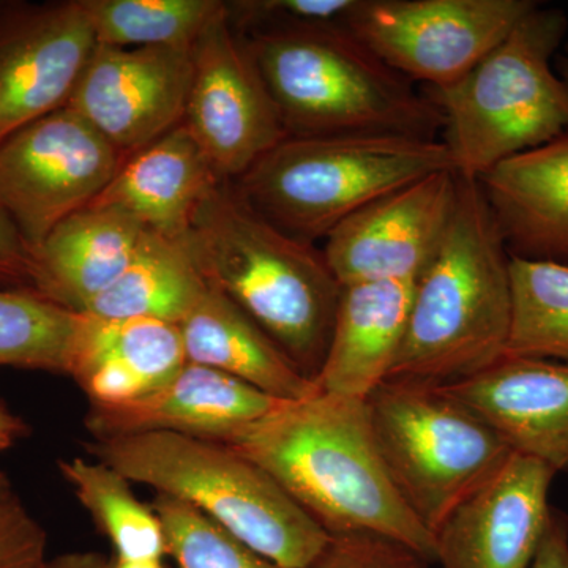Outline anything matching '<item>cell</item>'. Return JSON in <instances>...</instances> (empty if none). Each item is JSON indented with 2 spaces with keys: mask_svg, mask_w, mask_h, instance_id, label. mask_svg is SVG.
I'll return each instance as SVG.
<instances>
[{
  "mask_svg": "<svg viewBox=\"0 0 568 568\" xmlns=\"http://www.w3.org/2000/svg\"><path fill=\"white\" fill-rule=\"evenodd\" d=\"M414 283L343 286L331 342L315 387L321 394L365 402L386 383L405 336Z\"/></svg>",
  "mask_w": 568,
  "mask_h": 568,
  "instance_id": "cell-21",
  "label": "cell"
},
{
  "mask_svg": "<svg viewBox=\"0 0 568 568\" xmlns=\"http://www.w3.org/2000/svg\"><path fill=\"white\" fill-rule=\"evenodd\" d=\"M440 171H455L443 141L320 134L287 136L231 182L267 222L315 244L365 205Z\"/></svg>",
  "mask_w": 568,
  "mask_h": 568,
  "instance_id": "cell-6",
  "label": "cell"
},
{
  "mask_svg": "<svg viewBox=\"0 0 568 568\" xmlns=\"http://www.w3.org/2000/svg\"><path fill=\"white\" fill-rule=\"evenodd\" d=\"M24 422L0 403V452L13 447L24 436Z\"/></svg>",
  "mask_w": 568,
  "mask_h": 568,
  "instance_id": "cell-36",
  "label": "cell"
},
{
  "mask_svg": "<svg viewBox=\"0 0 568 568\" xmlns=\"http://www.w3.org/2000/svg\"><path fill=\"white\" fill-rule=\"evenodd\" d=\"M81 313L21 290H0V368L69 376Z\"/></svg>",
  "mask_w": 568,
  "mask_h": 568,
  "instance_id": "cell-27",
  "label": "cell"
},
{
  "mask_svg": "<svg viewBox=\"0 0 568 568\" xmlns=\"http://www.w3.org/2000/svg\"><path fill=\"white\" fill-rule=\"evenodd\" d=\"M556 474L536 459L514 454L436 532L440 568H530L551 506Z\"/></svg>",
  "mask_w": 568,
  "mask_h": 568,
  "instance_id": "cell-15",
  "label": "cell"
},
{
  "mask_svg": "<svg viewBox=\"0 0 568 568\" xmlns=\"http://www.w3.org/2000/svg\"><path fill=\"white\" fill-rule=\"evenodd\" d=\"M207 287L182 242L145 230L122 275L82 313L102 320L152 317L179 325Z\"/></svg>",
  "mask_w": 568,
  "mask_h": 568,
  "instance_id": "cell-23",
  "label": "cell"
},
{
  "mask_svg": "<svg viewBox=\"0 0 568 568\" xmlns=\"http://www.w3.org/2000/svg\"><path fill=\"white\" fill-rule=\"evenodd\" d=\"M48 534L0 469V568H43Z\"/></svg>",
  "mask_w": 568,
  "mask_h": 568,
  "instance_id": "cell-31",
  "label": "cell"
},
{
  "mask_svg": "<svg viewBox=\"0 0 568 568\" xmlns=\"http://www.w3.org/2000/svg\"><path fill=\"white\" fill-rule=\"evenodd\" d=\"M530 568H568V517L551 508L544 540Z\"/></svg>",
  "mask_w": 568,
  "mask_h": 568,
  "instance_id": "cell-34",
  "label": "cell"
},
{
  "mask_svg": "<svg viewBox=\"0 0 568 568\" xmlns=\"http://www.w3.org/2000/svg\"><path fill=\"white\" fill-rule=\"evenodd\" d=\"M538 6L532 0H358L347 28L429 89L465 78Z\"/></svg>",
  "mask_w": 568,
  "mask_h": 568,
  "instance_id": "cell-10",
  "label": "cell"
},
{
  "mask_svg": "<svg viewBox=\"0 0 568 568\" xmlns=\"http://www.w3.org/2000/svg\"><path fill=\"white\" fill-rule=\"evenodd\" d=\"M567 29L562 10L538 3L465 78L429 89L455 173L478 181L568 133V88L551 63Z\"/></svg>",
  "mask_w": 568,
  "mask_h": 568,
  "instance_id": "cell-7",
  "label": "cell"
},
{
  "mask_svg": "<svg viewBox=\"0 0 568 568\" xmlns=\"http://www.w3.org/2000/svg\"><path fill=\"white\" fill-rule=\"evenodd\" d=\"M84 447L132 484L189 504L280 566L306 568L331 540L263 467L226 444L144 433Z\"/></svg>",
  "mask_w": 568,
  "mask_h": 568,
  "instance_id": "cell-5",
  "label": "cell"
},
{
  "mask_svg": "<svg viewBox=\"0 0 568 568\" xmlns=\"http://www.w3.org/2000/svg\"><path fill=\"white\" fill-rule=\"evenodd\" d=\"M182 244L205 282L226 294L302 375L315 381L343 293L323 250L267 222L231 181L213 186L197 205Z\"/></svg>",
  "mask_w": 568,
  "mask_h": 568,
  "instance_id": "cell-2",
  "label": "cell"
},
{
  "mask_svg": "<svg viewBox=\"0 0 568 568\" xmlns=\"http://www.w3.org/2000/svg\"><path fill=\"white\" fill-rule=\"evenodd\" d=\"M358 0H241L226 2L227 17L242 36L301 26H347Z\"/></svg>",
  "mask_w": 568,
  "mask_h": 568,
  "instance_id": "cell-30",
  "label": "cell"
},
{
  "mask_svg": "<svg viewBox=\"0 0 568 568\" xmlns=\"http://www.w3.org/2000/svg\"><path fill=\"white\" fill-rule=\"evenodd\" d=\"M110 559L95 551H71L48 560L43 568H108Z\"/></svg>",
  "mask_w": 568,
  "mask_h": 568,
  "instance_id": "cell-35",
  "label": "cell"
},
{
  "mask_svg": "<svg viewBox=\"0 0 568 568\" xmlns=\"http://www.w3.org/2000/svg\"><path fill=\"white\" fill-rule=\"evenodd\" d=\"M108 568H168L164 560H151V562H126V560L110 559Z\"/></svg>",
  "mask_w": 568,
  "mask_h": 568,
  "instance_id": "cell-37",
  "label": "cell"
},
{
  "mask_svg": "<svg viewBox=\"0 0 568 568\" xmlns=\"http://www.w3.org/2000/svg\"><path fill=\"white\" fill-rule=\"evenodd\" d=\"M433 564L416 549L375 534L331 537L306 568H429Z\"/></svg>",
  "mask_w": 568,
  "mask_h": 568,
  "instance_id": "cell-32",
  "label": "cell"
},
{
  "mask_svg": "<svg viewBox=\"0 0 568 568\" xmlns=\"http://www.w3.org/2000/svg\"><path fill=\"white\" fill-rule=\"evenodd\" d=\"M365 403L388 478L433 536L514 455L491 426L440 387L386 381Z\"/></svg>",
  "mask_w": 568,
  "mask_h": 568,
  "instance_id": "cell-8",
  "label": "cell"
},
{
  "mask_svg": "<svg viewBox=\"0 0 568 568\" xmlns=\"http://www.w3.org/2000/svg\"><path fill=\"white\" fill-rule=\"evenodd\" d=\"M458 174L440 171L373 201L325 237L328 267L342 286L409 282L424 274L446 235Z\"/></svg>",
  "mask_w": 568,
  "mask_h": 568,
  "instance_id": "cell-14",
  "label": "cell"
},
{
  "mask_svg": "<svg viewBox=\"0 0 568 568\" xmlns=\"http://www.w3.org/2000/svg\"><path fill=\"white\" fill-rule=\"evenodd\" d=\"M224 179L183 123L122 166L92 205L129 213L142 227L182 242L197 205Z\"/></svg>",
  "mask_w": 568,
  "mask_h": 568,
  "instance_id": "cell-20",
  "label": "cell"
},
{
  "mask_svg": "<svg viewBox=\"0 0 568 568\" xmlns=\"http://www.w3.org/2000/svg\"><path fill=\"white\" fill-rule=\"evenodd\" d=\"M510 261L480 182L458 174L450 223L414 282L387 381L452 386L503 361L511 321Z\"/></svg>",
  "mask_w": 568,
  "mask_h": 568,
  "instance_id": "cell-3",
  "label": "cell"
},
{
  "mask_svg": "<svg viewBox=\"0 0 568 568\" xmlns=\"http://www.w3.org/2000/svg\"><path fill=\"white\" fill-rule=\"evenodd\" d=\"M192 62L182 123L215 173L235 181L287 133L244 37L231 24L226 2L194 41Z\"/></svg>",
  "mask_w": 568,
  "mask_h": 568,
  "instance_id": "cell-11",
  "label": "cell"
},
{
  "mask_svg": "<svg viewBox=\"0 0 568 568\" xmlns=\"http://www.w3.org/2000/svg\"><path fill=\"white\" fill-rule=\"evenodd\" d=\"M507 358L568 364V264L511 256Z\"/></svg>",
  "mask_w": 568,
  "mask_h": 568,
  "instance_id": "cell-25",
  "label": "cell"
},
{
  "mask_svg": "<svg viewBox=\"0 0 568 568\" xmlns=\"http://www.w3.org/2000/svg\"><path fill=\"white\" fill-rule=\"evenodd\" d=\"M97 44L192 48L223 9L219 0H85Z\"/></svg>",
  "mask_w": 568,
  "mask_h": 568,
  "instance_id": "cell-28",
  "label": "cell"
},
{
  "mask_svg": "<svg viewBox=\"0 0 568 568\" xmlns=\"http://www.w3.org/2000/svg\"><path fill=\"white\" fill-rule=\"evenodd\" d=\"M179 328L189 364L244 381L278 402H298L316 392L263 328L212 284Z\"/></svg>",
  "mask_w": 568,
  "mask_h": 568,
  "instance_id": "cell-22",
  "label": "cell"
},
{
  "mask_svg": "<svg viewBox=\"0 0 568 568\" xmlns=\"http://www.w3.org/2000/svg\"><path fill=\"white\" fill-rule=\"evenodd\" d=\"M558 69H559L560 80L566 82V85L568 88V48H567L566 52H564V54L560 55V59L558 62Z\"/></svg>",
  "mask_w": 568,
  "mask_h": 568,
  "instance_id": "cell-38",
  "label": "cell"
},
{
  "mask_svg": "<svg viewBox=\"0 0 568 568\" xmlns=\"http://www.w3.org/2000/svg\"><path fill=\"white\" fill-rule=\"evenodd\" d=\"M151 507L162 521L168 552L178 568H286L253 551L175 497L156 493Z\"/></svg>",
  "mask_w": 568,
  "mask_h": 568,
  "instance_id": "cell-29",
  "label": "cell"
},
{
  "mask_svg": "<svg viewBox=\"0 0 568 568\" xmlns=\"http://www.w3.org/2000/svg\"><path fill=\"white\" fill-rule=\"evenodd\" d=\"M81 315L70 375L84 362L108 358L125 366L152 392L170 383L189 364L179 325L152 317L102 320Z\"/></svg>",
  "mask_w": 568,
  "mask_h": 568,
  "instance_id": "cell-26",
  "label": "cell"
},
{
  "mask_svg": "<svg viewBox=\"0 0 568 568\" xmlns=\"http://www.w3.org/2000/svg\"><path fill=\"white\" fill-rule=\"evenodd\" d=\"M61 476L114 548V558L126 562L164 560L168 552L162 521L134 496L129 478L99 459L74 457L58 463Z\"/></svg>",
  "mask_w": 568,
  "mask_h": 568,
  "instance_id": "cell-24",
  "label": "cell"
},
{
  "mask_svg": "<svg viewBox=\"0 0 568 568\" xmlns=\"http://www.w3.org/2000/svg\"><path fill=\"white\" fill-rule=\"evenodd\" d=\"M95 47L85 0H0V142L67 106Z\"/></svg>",
  "mask_w": 568,
  "mask_h": 568,
  "instance_id": "cell-12",
  "label": "cell"
},
{
  "mask_svg": "<svg viewBox=\"0 0 568 568\" xmlns=\"http://www.w3.org/2000/svg\"><path fill=\"white\" fill-rule=\"evenodd\" d=\"M144 227L129 213L88 205L31 250V293L82 313L132 261Z\"/></svg>",
  "mask_w": 568,
  "mask_h": 568,
  "instance_id": "cell-19",
  "label": "cell"
},
{
  "mask_svg": "<svg viewBox=\"0 0 568 568\" xmlns=\"http://www.w3.org/2000/svg\"><path fill=\"white\" fill-rule=\"evenodd\" d=\"M282 403L244 381L186 364L170 383L132 402L89 403L84 426L92 439L174 433L227 444Z\"/></svg>",
  "mask_w": 568,
  "mask_h": 568,
  "instance_id": "cell-16",
  "label": "cell"
},
{
  "mask_svg": "<svg viewBox=\"0 0 568 568\" xmlns=\"http://www.w3.org/2000/svg\"><path fill=\"white\" fill-rule=\"evenodd\" d=\"M226 446L263 467L328 537L375 534L436 564V538L388 478L362 399L316 390L282 403Z\"/></svg>",
  "mask_w": 568,
  "mask_h": 568,
  "instance_id": "cell-1",
  "label": "cell"
},
{
  "mask_svg": "<svg viewBox=\"0 0 568 568\" xmlns=\"http://www.w3.org/2000/svg\"><path fill=\"white\" fill-rule=\"evenodd\" d=\"M31 252L10 220L0 212V290L31 291Z\"/></svg>",
  "mask_w": 568,
  "mask_h": 568,
  "instance_id": "cell-33",
  "label": "cell"
},
{
  "mask_svg": "<svg viewBox=\"0 0 568 568\" xmlns=\"http://www.w3.org/2000/svg\"><path fill=\"white\" fill-rule=\"evenodd\" d=\"M440 388L491 426L514 454L568 473V364L504 357Z\"/></svg>",
  "mask_w": 568,
  "mask_h": 568,
  "instance_id": "cell-17",
  "label": "cell"
},
{
  "mask_svg": "<svg viewBox=\"0 0 568 568\" xmlns=\"http://www.w3.org/2000/svg\"><path fill=\"white\" fill-rule=\"evenodd\" d=\"M478 182L510 256L568 264V133Z\"/></svg>",
  "mask_w": 568,
  "mask_h": 568,
  "instance_id": "cell-18",
  "label": "cell"
},
{
  "mask_svg": "<svg viewBox=\"0 0 568 568\" xmlns=\"http://www.w3.org/2000/svg\"><path fill=\"white\" fill-rule=\"evenodd\" d=\"M192 48L97 44L69 104L123 160L181 125Z\"/></svg>",
  "mask_w": 568,
  "mask_h": 568,
  "instance_id": "cell-13",
  "label": "cell"
},
{
  "mask_svg": "<svg viewBox=\"0 0 568 568\" xmlns=\"http://www.w3.org/2000/svg\"><path fill=\"white\" fill-rule=\"evenodd\" d=\"M242 36V33H241ZM287 136L396 134L436 140L443 112L347 26L242 36Z\"/></svg>",
  "mask_w": 568,
  "mask_h": 568,
  "instance_id": "cell-4",
  "label": "cell"
},
{
  "mask_svg": "<svg viewBox=\"0 0 568 568\" xmlns=\"http://www.w3.org/2000/svg\"><path fill=\"white\" fill-rule=\"evenodd\" d=\"M123 156L70 106L0 142V212L29 252L110 185Z\"/></svg>",
  "mask_w": 568,
  "mask_h": 568,
  "instance_id": "cell-9",
  "label": "cell"
}]
</instances>
